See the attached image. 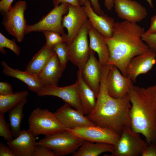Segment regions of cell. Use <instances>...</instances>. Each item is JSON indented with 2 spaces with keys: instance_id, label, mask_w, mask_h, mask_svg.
Instances as JSON below:
<instances>
[{
  "instance_id": "obj_1",
  "label": "cell",
  "mask_w": 156,
  "mask_h": 156,
  "mask_svg": "<svg viewBox=\"0 0 156 156\" xmlns=\"http://www.w3.org/2000/svg\"><path fill=\"white\" fill-rule=\"evenodd\" d=\"M144 28L137 23L124 21L115 22L112 36L104 37L109 51L107 64L116 66L127 77V66L134 57L150 50L142 39Z\"/></svg>"
},
{
  "instance_id": "obj_2",
  "label": "cell",
  "mask_w": 156,
  "mask_h": 156,
  "mask_svg": "<svg viewBox=\"0 0 156 156\" xmlns=\"http://www.w3.org/2000/svg\"><path fill=\"white\" fill-rule=\"evenodd\" d=\"M112 66L106 64L102 66L96 105L92 111L86 116L96 125L109 129L120 135L124 129L131 127V104L128 94L119 99L112 98L108 94L106 79Z\"/></svg>"
},
{
  "instance_id": "obj_3",
  "label": "cell",
  "mask_w": 156,
  "mask_h": 156,
  "mask_svg": "<svg viewBox=\"0 0 156 156\" xmlns=\"http://www.w3.org/2000/svg\"><path fill=\"white\" fill-rule=\"evenodd\" d=\"M127 94L131 129L148 144H156V84L146 88L132 85Z\"/></svg>"
},
{
  "instance_id": "obj_4",
  "label": "cell",
  "mask_w": 156,
  "mask_h": 156,
  "mask_svg": "<svg viewBox=\"0 0 156 156\" xmlns=\"http://www.w3.org/2000/svg\"><path fill=\"white\" fill-rule=\"evenodd\" d=\"M84 140L66 130L48 136L36 142V145L44 146L57 156L72 154L78 150Z\"/></svg>"
},
{
  "instance_id": "obj_5",
  "label": "cell",
  "mask_w": 156,
  "mask_h": 156,
  "mask_svg": "<svg viewBox=\"0 0 156 156\" xmlns=\"http://www.w3.org/2000/svg\"><path fill=\"white\" fill-rule=\"evenodd\" d=\"M28 122L29 129L35 136H48L66 129L54 113L47 109H34L29 116Z\"/></svg>"
},
{
  "instance_id": "obj_6",
  "label": "cell",
  "mask_w": 156,
  "mask_h": 156,
  "mask_svg": "<svg viewBox=\"0 0 156 156\" xmlns=\"http://www.w3.org/2000/svg\"><path fill=\"white\" fill-rule=\"evenodd\" d=\"M91 26L88 19L72 42L67 44L68 61L77 66L81 72L84 69L90 57V49L88 36Z\"/></svg>"
},
{
  "instance_id": "obj_7",
  "label": "cell",
  "mask_w": 156,
  "mask_h": 156,
  "mask_svg": "<svg viewBox=\"0 0 156 156\" xmlns=\"http://www.w3.org/2000/svg\"><path fill=\"white\" fill-rule=\"evenodd\" d=\"M27 7L26 1L20 0L12 6L9 11L1 14L3 16L2 24L8 33L19 42L23 41L25 34L27 25L24 14Z\"/></svg>"
},
{
  "instance_id": "obj_8",
  "label": "cell",
  "mask_w": 156,
  "mask_h": 156,
  "mask_svg": "<svg viewBox=\"0 0 156 156\" xmlns=\"http://www.w3.org/2000/svg\"><path fill=\"white\" fill-rule=\"evenodd\" d=\"M148 143L131 127L125 128L110 156H139Z\"/></svg>"
},
{
  "instance_id": "obj_9",
  "label": "cell",
  "mask_w": 156,
  "mask_h": 156,
  "mask_svg": "<svg viewBox=\"0 0 156 156\" xmlns=\"http://www.w3.org/2000/svg\"><path fill=\"white\" fill-rule=\"evenodd\" d=\"M68 11V4L63 3L54 7L46 15L36 23L27 25L25 34L32 32L49 31L57 32L65 36L62 24L63 16L66 14Z\"/></svg>"
},
{
  "instance_id": "obj_10",
  "label": "cell",
  "mask_w": 156,
  "mask_h": 156,
  "mask_svg": "<svg viewBox=\"0 0 156 156\" xmlns=\"http://www.w3.org/2000/svg\"><path fill=\"white\" fill-rule=\"evenodd\" d=\"M72 134L85 140L103 142L114 145L120 135L107 128L99 126H86L66 129Z\"/></svg>"
},
{
  "instance_id": "obj_11",
  "label": "cell",
  "mask_w": 156,
  "mask_h": 156,
  "mask_svg": "<svg viewBox=\"0 0 156 156\" xmlns=\"http://www.w3.org/2000/svg\"><path fill=\"white\" fill-rule=\"evenodd\" d=\"M88 19L83 6H75L68 4L67 13L63 17L62 24L67 31L66 42L69 44L79 33Z\"/></svg>"
},
{
  "instance_id": "obj_12",
  "label": "cell",
  "mask_w": 156,
  "mask_h": 156,
  "mask_svg": "<svg viewBox=\"0 0 156 156\" xmlns=\"http://www.w3.org/2000/svg\"><path fill=\"white\" fill-rule=\"evenodd\" d=\"M120 72L116 66L112 65L106 77L105 83L107 92L110 96L115 99L124 96L133 84L129 77L124 76Z\"/></svg>"
},
{
  "instance_id": "obj_13",
  "label": "cell",
  "mask_w": 156,
  "mask_h": 156,
  "mask_svg": "<svg viewBox=\"0 0 156 156\" xmlns=\"http://www.w3.org/2000/svg\"><path fill=\"white\" fill-rule=\"evenodd\" d=\"M37 94L39 96L49 95L60 98L71 107L83 113L79 98L77 80L74 84L64 87L44 86Z\"/></svg>"
},
{
  "instance_id": "obj_14",
  "label": "cell",
  "mask_w": 156,
  "mask_h": 156,
  "mask_svg": "<svg viewBox=\"0 0 156 156\" xmlns=\"http://www.w3.org/2000/svg\"><path fill=\"white\" fill-rule=\"evenodd\" d=\"M115 10L118 16L124 21L137 23L147 15L146 8L133 0H113Z\"/></svg>"
},
{
  "instance_id": "obj_15",
  "label": "cell",
  "mask_w": 156,
  "mask_h": 156,
  "mask_svg": "<svg viewBox=\"0 0 156 156\" xmlns=\"http://www.w3.org/2000/svg\"><path fill=\"white\" fill-rule=\"evenodd\" d=\"M60 123L66 129H73L86 126L96 125L79 111L65 103L54 113Z\"/></svg>"
},
{
  "instance_id": "obj_16",
  "label": "cell",
  "mask_w": 156,
  "mask_h": 156,
  "mask_svg": "<svg viewBox=\"0 0 156 156\" xmlns=\"http://www.w3.org/2000/svg\"><path fill=\"white\" fill-rule=\"evenodd\" d=\"M156 53L151 50L132 59L126 69L127 77L135 83L137 77L150 70L156 62Z\"/></svg>"
},
{
  "instance_id": "obj_17",
  "label": "cell",
  "mask_w": 156,
  "mask_h": 156,
  "mask_svg": "<svg viewBox=\"0 0 156 156\" xmlns=\"http://www.w3.org/2000/svg\"><path fill=\"white\" fill-rule=\"evenodd\" d=\"M95 52L90 49L89 60L83 70L81 72L83 81L97 97L100 90L102 66L95 57Z\"/></svg>"
},
{
  "instance_id": "obj_18",
  "label": "cell",
  "mask_w": 156,
  "mask_h": 156,
  "mask_svg": "<svg viewBox=\"0 0 156 156\" xmlns=\"http://www.w3.org/2000/svg\"><path fill=\"white\" fill-rule=\"evenodd\" d=\"M83 6L92 26L105 37H111L115 22L114 18L105 14L96 13L89 0L85 1Z\"/></svg>"
},
{
  "instance_id": "obj_19",
  "label": "cell",
  "mask_w": 156,
  "mask_h": 156,
  "mask_svg": "<svg viewBox=\"0 0 156 156\" xmlns=\"http://www.w3.org/2000/svg\"><path fill=\"white\" fill-rule=\"evenodd\" d=\"M35 137L31 130H21L18 135L7 144L15 156H32L36 142Z\"/></svg>"
},
{
  "instance_id": "obj_20",
  "label": "cell",
  "mask_w": 156,
  "mask_h": 156,
  "mask_svg": "<svg viewBox=\"0 0 156 156\" xmlns=\"http://www.w3.org/2000/svg\"><path fill=\"white\" fill-rule=\"evenodd\" d=\"M66 66L60 62L55 52L37 76L44 86H58L60 78Z\"/></svg>"
},
{
  "instance_id": "obj_21",
  "label": "cell",
  "mask_w": 156,
  "mask_h": 156,
  "mask_svg": "<svg viewBox=\"0 0 156 156\" xmlns=\"http://www.w3.org/2000/svg\"><path fill=\"white\" fill-rule=\"evenodd\" d=\"M3 74L8 76L17 79L25 83L29 89L37 93L44 85L37 76L25 71L14 69L9 66L4 61L1 62Z\"/></svg>"
},
{
  "instance_id": "obj_22",
  "label": "cell",
  "mask_w": 156,
  "mask_h": 156,
  "mask_svg": "<svg viewBox=\"0 0 156 156\" xmlns=\"http://www.w3.org/2000/svg\"><path fill=\"white\" fill-rule=\"evenodd\" d=\"M77 74L79 98L83 113L86 116L89 114L95 107L97 97L93 91L83 81L79 70Z\"/></svg>"
},
{
  "instance_id": "obj_23",
  "label": "cell",
  "mask_w": 156,
  "mask_h": 156,
  "mask_svg": "<svg viewBox=\"0 0 156 156\" xmlns=\"http://www.w3.org/2000/svg\"><path fill=\"white\" fill-rule=\"evenodd\" d=\"M90 49L96 52L101 65H105L108 62L109 53L104 37L92 26L89 31Z\"/></svg>"
},
{
  "instance_id": "obj_24",
  "label": "cell",
  "mask_w": 156,
  "mask_h": 156,
  "mask_svg": "<svg viewBox=\"0 0 156 156\" xmlns=\"http://www.w3.org/2000/svg\"><path fill=\"white\" fill-rule=\"evenodd\" d=\"M55 52L44 45L33 57L25 71L38 76L44 68Z\"/></svg>"
},
{
  "instance_id": "obj_25",
  "label": "cell",
  "mask_w": 156,
  "mask_h": 156,
  "mask_svg": "<svg viewBox=\"0 0 156 156\" xmlns=\"http://www.w3.org/2000/svg\"><path fill=\"white\" fill-rule=\"evenodd\" d=\"M114 148V146L110 144L84 140L81 146L71 156H97L106 152L111 153Z\"/></svg>"
},
{
  "instance_id": "obj_26",
  "label": "cell",
  "mask_w": 156,
  "mask_h": 156,
  "mask_svg": "<svg viewBox=\"0 0 156 156\" xmlns=\"http://www.w3.org/2000/svg\"><path fill=\"white\" fill-rule=\"evenodd\" d=\"M27 101L26 97L8 112L9 124L12 136L14 138L18 135L21 130V125L24 116L23 108Z\"/></svg>"
},
{
  "instance_id": "obj_27",
  "label": "cell",
  "mask_w": 156,
  "mask_h": 156,
  "mask_svg": "<svg viewBox=\"0 0 156 156\" xmlns=\"http://www.w3.org/2000/svg\"><path fill=\"white\" fill-rule=\"evenodd\" d=\"M29 94L26 90L7 95H0V113L5 114L15 107Z\"/></svg>"
},
{
  "instance_id": "obj_28",
  "label": "cell",
  "mask_w": 156,
  "mask_h": 156,
  "mask_svg": "<svg viewBox=\"0 0 156 156\" xmlns=\"http://www.w3.org/2000/svg\"><path fill=\"white\" fill-rule=\"evenodd\" d=\"M46 39L45 44L47 48L53 50V46L58 43L65 42V36L52 31H45L42 32Z\"/></svg>"
},
{
  "instance_id": "obj_29",
  "label": "cell",
  "mask_w": 156,
  "mask_h": 156,
  "mask_svg": "<svg viewBox=\"0 0 156 156\" xmlns=\"http://www.w3.org/2000/svg\"><path fill=\"white\" fill-rule=\"evenodd\" d=\"M9 49L17 56L20 55V47L16 44L15 39L10 40L0 33V51L4 54H6V51L4 48Z\"/></svg>"
},
{
  "instance_id": "obj_30",
  "label": "cell",
  "mask_w": 156,
  "mask_h": 156,
  "mask_svg": "<svg viewBox=\"0 0 156 156\" xmlns=\"http://www.w3.org/2000/svg\"><path fill=\"white\" fill-rule=\"evenodd\" d=\"M67 48L66 43L64 42L54 45L53 48V50L56 54L60 62L66 66L68 61Z\"/></svg>"
},
{
  "instance_id": "obj_31",
  "label": "cell",
  "mask_w": 156,
  "mask_h": 156,
  "mask_svg": "<svg viewBox=\"0 0 156 156\" xmlns=\"http://www.w3.org/2000/svg\"><path fill=\"white\" fill-rule=\"evenodd\" d=\"M4 114L0 113V136L7 141H11L13 137L9 124L5 120Z\"/></svg>"
},
{
  "instance_id": "obj_32",
  "label": "cell",
  "mask_w": 156,
  "mask_h": 156,
  "mask_svg": "<svg viewBox=\"0 0 156 156\" xmlns=\"http://www.w3.org/2000/svg\"><path fill=\"white\" fill-rule=\"evenodd\" d=\"M142 38L150 50L156 53V33L147 34L144 32Z\"/></svg>"
},
{
  "instance_id": "obj_33",
  "label": "cell",
  "mask_w": 156,
  "mask_h": 156,
  "mask_svg": "<svg viewBox=\"0 0 156 156\" xmlns=\"http://www.w3.org/2000/svg\"><path fill=\"white\" fill-rule=\"evenodd\" d=\"M32 156H57L52 151L44 146L36 145Z\"/></svg>"
},
{
  "instance_id": "obj_34",
  "label": "cell",
  "mask_w": 156,
  "mask_h": 156,
  "mask_svg": "<svg viewBox=\"0 0 156 156\" xmlns=\"http://www.w3.org/2000/svg\"><path fill=\"white\" fill-rule=\"evenodd\" d=\"M141 156H156V144H148L143 150Z\"/></svg>"
},
{
  "instance_id": "obj_35",
  "label": "cell",
  "mask_w": 156,
  "mask_h": 156,
  "mask_svg": "<svg viewBox=\"0 0 156 156\" xmlns=\"http://www.w3.org/2000/svg\"><path fill=\"white\" fill-rule=\"evenodd\" d=\"M13 93L10 84L6 82H0V95H7Z\"/></svg>"
},
{
  "instance_id": "obj_36",
  "label": "cell",
  "mask_w": 156,
  "mask_h": 156,
  "mask_svg": "<svg viewBox=\"0 0 156 156\" xmlns=\"http://www.w3.org/2000/svg\"><path fill=\"white\" fill-rule=\"evenodd\" d=\"M86 0H80L81 6H83L84 3ZM91 3L94 12L98 15L104 14V12L101 9L99 3V0H89Z\"/></svg>"
},
{
  "instance_id": "obj_37",
  "label": "cell",
  "mask_w": 156,
  "mask_h": 156,
  "mask_svg": "<svg viewBox=\"0 0 156 156\" xmlns=\"http://www.w3.org/2000/svg\"><path fill=\"white\" fill-rule=\"evenodd\" d=\"M54 7L63 3H67L75 6H81L80 0H52Z\"/></svg>"
},
{
  "instance_id": "obj_38",
  "label": "cell",
  "mask_w": 156,
  "mask_h": 156,
  "mask_svg": "<svg viewBox=\"0 0 156 156\" xmlns=\"http://www.w3.org/2000/svg\"><path fill=\"white\" fill-rule=\"evenodd\" d=\"M0 156H15L9 146L4 143L0 144Z\"/></svg>"
},
{
  "instance_id": "obj_39",
  "label": "cell",
  "mask_w": 156,
  "mask_h": 156,
  "mask_svg": "<svg viewBox=\"0 0 156 156\" xmlns=\"http://www.w3.org/2000/svg\"><path fill=\"white\" fill-rule=\"evenodd\" d=\"M14 0H1L0 1V11L1 14L9 11Z\"/></svg>"
},
{
  "instance_id": "obj_40",
  "label": "cell",
  "mask_w": 156,
  "mask_h": 156,
  "mask_svg": "<svg viewBox=\"0 0 156 156\" xmlns=\"http://www.w3.org/2000/svg\"><path fill=\"white\" fill-rule=\"evenodd\" d=\"M145 32L147 34L156 33V15L153 16L151 19V23L148 29Z\"/></svg>"
},
{
  "instance_id": "obj_41",
  "label": "cell",
  "mask_w": 156,
  "mask_h": 156,
  "mask_svg": "<svg viewBox=\"0 0 156 156\" xmlns=\"http://www.w3.org/2000/svg\"><path fill=\"white\" fill-rule=\"evenodd\" d=\"M105 5L108 10H111L114 6L113 0H104Z\"/></svg>"
},
{
  "instance_id": "obj_42",
  "label": "cell",
  "mask_w": 156,
  "mask_h": 156,
  "mask_svg": "<svg viewBox=\"0 0 156 156\" xmlns=\"http://www.w3.org/2000/svg\"><path fill=\"white\" fill-rule=\"evenodd\" d=\"M147 2H148V4H149L151 8L153 7V2H152V0H146Z\"/></svg>"
}]
</instances>
